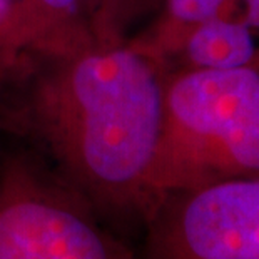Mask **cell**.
I'll return each mask as SVG.
<instances>
[{"instance_id": "8992f818", "label": "cell", "mask_w": 259, "mask_h": 259, "mask_svg": "<svg viewBox=\"0 0 259 259\" xmlns=\"http://www.w3.org/2000/svg\"><path fill=\"white\" fill-rule=\"evenodd\" d=\"M25 49H64L94 38L99 0H19Z\"/></svg>"}, {"instance_id": "ba28073f", "label": "cell", "mask_w": 259, "mask_h": 259, "mask_svg": "<svg viewBox=\"0 0 259 259\" xmlns=\"http://www.w3.org/2000/svg\"><path fill=\"white\" fill-rule=\"evenodd\" d=\"M161 0H99L94 19V38L99 44H122L132 24Z\"/></svg>"}, {"instance_id": "3957f363", "label": "cell", "mask_w": 259, "mask_h": 259, "mask_svg": "<svg viewBox=\"0 0 259 259\" xmlns=\"http://www.w3.org/2000/svg\"><path fill=\"white\" fill-rule=\"evenodd\" d=\"M0 259H137L46 161L10 154L0 164Z\"/></svg>"}, {"instance_id": "52a82bcc", "label": "cell", "mask_w": 259, "mask_h": 259, "mask_svg": "<svg viewBox=\"0 0 259 259\" xmlns=\"http://www.w3.org/2000/svg\"><path fill=\"white\" fill-rule=\"evenodd\" d=\"M162 14L142 34L127 38L137 51L157 59L169 69L192 29L221 15L231 0H161ZM170 70V69H169Z\"/></svg>"}, {"instance_id": "277c9868", "label": "cell", "mask_w": 259, "mask_h": 259, "mask_svg": "<svg viewBox=\"0 0 259 259\" xmlns=\"http://www.w3.org/2000/svg\"><path fill=\"white\" fill-rule=\"evenodd\" d=\"M144 221L141 259H259V176L169 192Z\"/></svg>"}, {"instance_id": "6da1fadb", "label": "cell", "mask_w": 259, "mask_h": 259, "mask_svg": "<svg viewBox=\"0 0 259 259\" xmlns=\"http://www.w3.org/2000/svg\"><path fill=\"white\" fill-rule=\"evenodd\" d=\"M169 72L127 40L27 47L0 74V129L35 146L101 218L144 219Z\"/></svg>"}, {"instance_id": "7a4b0ae2", "label": "cell", "mask_w": 259, "mask_h": 259, "mask_svg": "<svg viewBox=\"0 0 259 259\" xmlns=\"http://www.w3.org/2000/svg\"><path fill=\"white\" fill-rule=\"evenodd\" d=\"M249 176H259V69L170 70L149 209L169 192Z\"/></svg>"}, {"instance_id": "5b68a950", "label": "cell", "mask_w": 259, "mask_h": 259, "mask_svg": "<svg viewBox=\"0 0 259 259\" xmlns=\"http://www.w3.org/2000/svg\"><path fill=\"white\" fill-rule=\"evenodd\" d=\"M259 35L231 15H218L197 25L184 38L174 57L181 69L229 70L254 67L259 52Z\"/></svg>"}]
</instances>
